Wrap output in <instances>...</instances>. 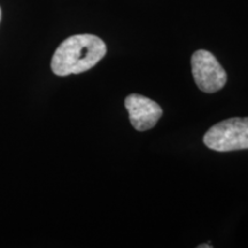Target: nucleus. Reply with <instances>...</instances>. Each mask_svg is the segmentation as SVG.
Listing matches in <instances>:
<instances>
[{
    "label": "nucleus",
    "mask_w": 248,
    "mask_h": 248,
    "mask_svg": "<svg viewBox=\"0 0 248 248\" xmlns=\"http://www.w3.org/2000/svg\"><path fill=\"white\" fill-rule=\"evenodd\" d=\"M203 142L216 152L248 150V117H233L215 124L204 133Z\"/></svg>",
    "instance_id": "nucleus-2"
},
{
    "label": "nucleus",
    "mask_w": 248,
    "mask_h": 248,
    "mask_svg": "<svg viewBox=\"0 0 248 248\" xmlns=\"http://www.w3.org/2000/svg\"><path fill=\"white\" fill-rule=\"evenodd\" d=\"M132 126L138 131L154 128L162 116V108L152 99L140 94H130L124 101Z\"/></svg>",
    "instance_id": "nucleus-4"
},
{
    "label": "nucleus",
    "mask_w": 248,
    "mask_h": 248,
    "mask_svg": "<svg viewBox=\"0 0 248 248\" xmlns=\"http://www.w3.org/2000/svg\"><path fill=\"white\" fill-rule=\"evenodd\" d=\"M0 20H1V8H0Z\"/></svg>",
    "instance_id": "nucleus-6"
},
{
    "label": "nucleus",
    "mask_w": 248,
    "mask_h": 248,
    "mask_svg": "<svg viewBox=\"0 0 248 248\" xmlns=\"http://www.w3.org/2000/svg\"><path fill=\"white\" fill-rule=\"evenodd\" d=\"M199 248H210V247H213L212 245H200V246H198Z\"/></svg>",
    "instance_id": "nucleus-5"
},
{
    "label": "nucleus",
    "mask_w": 248,
    "mask_h": 248,
    "mask_svg": "<svg viewBox=\"0 0 248 248\" xmlns=\"http://www.w3.org/2000/svg\"><path fill=\"white\" fill-rule=\"evenodd\" d=\"M192 74L201 91L214 93L224 88L226 73L217 59L206 49L195 51L192 55Z\"/></svg>",
    "instance_id": "nucleus-3"
},
{
    "label": "nucleus",
    "mask_w": 248,
    "mask_h": 248,
    "mask_svg": "<svg viewBox=\"0 0 248 248\" xmlns=\"http://www.w3.org/2000/svg\"><path fill=\"white\" fill-rule=\"evenodd\" d=\"M106 45L94 35H75L61 43L52 58L51 68L58 76L91 69L106 54Z\"/></svg>",
    "instance_id": "nucleus-1"
}]
</instances>
